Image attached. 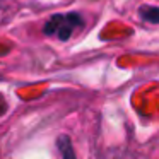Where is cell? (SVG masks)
<instances>
[{
    "instance_id": "obj_1",
    "label": "cell",
    "mask_w": 159,
    "mask_h": 159,
    "mask_svg": "<svg viewBox=\"0 0 159 159\" xmlns=\"http://www.w3.org/2000/svg\"><path fill=\"white\" fill-rule=\"evenodd\" d=\"M84 24L82 17L75 12H69V14H57L45 24V34L48 36H58V39L67 41L77 28Z\"/></svg>"
},
{
    "instance_id": "obj_2",
    "label": "cell",
    "mask_w": 159,
    "mask_h": 159,
    "mask_svg": "<svg viewBox=\"0 0 159 159\" xmlns=\"http://www.w3.org/2000/svg\"><path fill=\"white\" fill-rule=\"evenodd\" d=\"M57 145H58V151H60V154H62V159H77L75 152H74V147H72V142H70V139L67 137V135L58 137Z\"/></svg>"
},
{
    "instance_id": "obj_3",
    "label": "cell",
    "mask_w": 159,
    "mask_h": 159,
    "mask_svg": "<svg viewBox=\"0 0 159 159\" xmlns=\"http://www.w3.org/2000/svg\"><path fill=\"white\" fill-rule=\"evenodd\" d=\"M140 17L149 21L151 24H157L159 21V9L154 7V5H145V7H140Z\"/></svg>"
},
{
    "instance_id": "obj_4",
    "label": "cell",
    "mask_w": 159,
    "mask_h": 159,
    "mask_svg": "<svg viewBox=\"0 0 159 159\" xmlns=\"http://www.w3.org/2000/svg\"><path fill=\"white\" fill-rule=\"evenodd\" d=\"M2 4H4V0H0V7H2Z\"/></svg>"
}]
</instances>
